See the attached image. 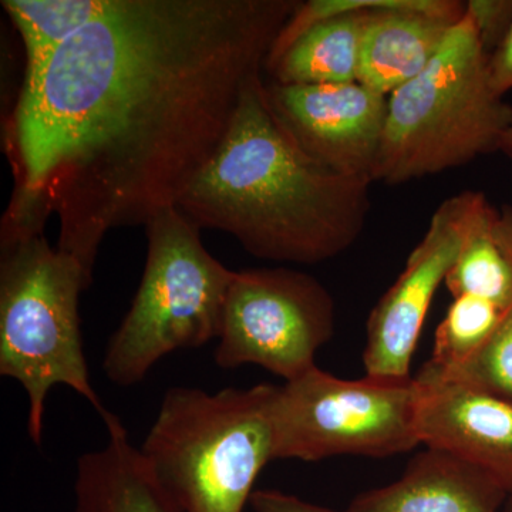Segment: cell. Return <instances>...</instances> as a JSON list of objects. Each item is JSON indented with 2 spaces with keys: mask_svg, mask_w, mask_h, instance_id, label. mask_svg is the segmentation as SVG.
<instances>
[{
  "mask_svg": "<svg viewBox=\"0 0 512 512\" xmlns=\"http://www.w3.org/2000/svg\"><path fill=\"white\" fill-rule=\"evenodd\" d=\"M293 0H109L36 76L9 126L3 220L45 231L93 279L104 237L177 207L215 156Z\"/></svg>",
  "mask_w": 512,
  "mask_h": 512,
  "instance_id": "6da1fadb",
  "label": "cell"
},
{
  "mask_svg": "<svg viewBox=\"0 0 512 512\" xmlns=\"http://www.w3.org/2000/svg\"><path fill=\"white\" fill-rule=\"evenodd\" d=\"M372 183L305 153L275 116L258 73L220 148L177 208L195 227L231 235L255 258L312 265L360 238Z\"/></svg>",
  "mask_w": 512,
  "mask_h": 512,
  "instance_id": "7a4b0ae2",
  "label": "cell"
},
{
  "mask_svg": "<svg viewBox=\"0 0 512 512\" xmlns=\"http://www.w3.org/2000/svg\"><path fill=\"white\" fill-rule=\"evenodd\" d=\"M0 249V375L25 389L30 440L42 444L47 394L62 384L106 421L113 413L92 386L80 329V293L93 279L45 231L2 227Z\"/></svg>",
  "mask_w": 512,
  "mask_h": 512,
  "instance_id": "3957f363",
  "label": "cell"
},
{
  "mask_svg": "<svg viewBox=\"0 0 512 512\" xmlns=\"http://www.w3.org/2000/svg\"><path fill=\"white\" fill-rule=\"evenodd\" d=\"M274 389L164 394L140 453L178 512H244L256 478L274 461Z\"/></svg>",
  "mask_w": 512,
  "mask_h": 512,
  "instance_id": "277c9868",
  "label": "cell"
},
{
  "mask_svg": "<svg viewBox=\"0 0 512 512\" xmlns=\"http://www.w3.org/2000/svg\"><path fill=\"white\" fill-rule=\"evenodd\" d=\"M488 60L464 15L433 62L387 97L373 183H409L497 153L512 106L491 87Z\"/></svg>",
  "mask_w": 512,
  "mask_h": 512,
  "instance_id": "5b68a950",
  "label": "cell"
},
{
  "mask_svg": "<svg viewBox=\"0 0 512 512\" xmlns=\"http://www.w3.org/2000/svg\"><path fill=\"white\" fill-rule=\"evenodd\" d=\"M147 261L127 315L104 353V375L130 387L163 357L218 339L235 271L201 241V229L177 207L147 222Z\"/></svg>",
  "mask_w": 512,
  "mask_h": 512,
  "instance_id": "8992f818",
  "label": "cell"
},
{
  "mask_svg": "<svg viewBox=\"0 0 512 512\" xmlns=\"http://www.w3.org/2000/svg\"><path fill=\"white\" fill-rule=\"evenodd\" d=\"M420 384L346 380L318 366L275 386L274 461L318 463L336 456L390 457L420 446Z\"/></svg>",
  "mask_w": 512,
  "mask_h": 512,
  "instance_id": "52a82bcc",
  "label": "cell"
},
{
  "mask_svg": "<svg viewBox=\"0 0 512 512\" xmlns=\"http://www.w3.org/2000/svg\"><path fill=\"white\" fill-rule=\"evenodd\" d=\"M335 301L318 279L291 268L235 271L225 302L215 363L264 367L285 382L316 367L335 333Z\"/></svg>",
  "mask_w": 512,
  "mask_h": 512,
  "instance_id": "ba28073f",
  "label": "cell"
},
{
  "mask_svg": "<svg viewBox=\"0 0 512 512\" xmlns=\"http://www.w3.org/2000/svg\"><path fill=\"white\" fill-rule=\"evenodd\" d=\"M481 194L464 191L441 202L402 274L370 312L363 352L366 377L386 382L412 379L410 366L424 320L437 289L456 262Z\"/></svg>",
  "mask_w": 512,
  "mask_h": 512,
  "instance_id": "9c48e42d",
  "label": "cell"
},
{
  "mask_svg": "<svg viewBox=\"0 0 512 512\" xmlns=\"http://www.w3.org/2000/svg\"><path fill=\"white\" fill-rule=\"evenodd\" d=\"M285 130L305 153L338 173L372 180L386 121L387 96L360 82L266 84Z\"/></svg>",
  "mask_w": 512,
  "mask_h": 512,
  "instance_id": "30bf717a",
  "label": "cell"
},
{
  "mask_svg": "<svg viewBox=\"0 0 512 512\" xmlns=\"http://www.w3.org/2000/svg\"><path fill=\"white\" fill-rule=\"evenodd\" d=\"M417 434L426 448L443 451L490 474L512 495V403L458 380L421 369Z\"/></svg>",
  "mask_w": 512,
  "mask_h": 512,
  "instance_id": "8fae6325",
  "label": "cell"
},
{
  "mask_svg": "<svg viewBox=\"0 0 512 512\" xmlns=\"http://www.w3.org/2000/svg\"><path fill=\"white\" fill-rule=\"evenodd\" d=\"M466 15L458 0H404L377 9L363 37L359 82L389 97L419 76Z\"/></svg>",
  "mask_w": 512,
  "mask_h": 512,
  "instance_id": "7c38bea8",
  "label": "cell"
},
{
  "mask_svg": "<svg viewBox=\"0 0 512 512\" xmlns=\"http://www.w3.org/2000/svg\"><path fill=\"white\" fill-rule=\"evenodd\" d=\"M507 498L481 468L426 448L399 480L357 495L345 512H503Z\"/></svg>",
  "mask_w": 512,
  "mask_h": 512,
  "instance_id": "4fadbf2b",
  "label": "cell"
},
{
  "mask_svg": "<svg viewBox=\"0 0 512 512\" xmlns=\"http://www.w3.org/2000/svg\"><path fill=\"white\" fill-rule=\"evenodd\" d=\"M104 424L107 443L77 460L72 512H178L120 417L113 414Z\"/></svg>",
  "mask_w": 512,
  "mask_h": 512,
  "instance_id": "5bb4252c",
  "label": "cell"
},
{
  "mask_svg": "<svg viewBox=\"0 0 512 512\" xmlns=\"http://www.w3.org/2000/svg\"><path fill=\"white\" fill-rule=\"evenodd\" d=\"M497 214L481 194L444 284L453 298L477 296L507 311L512 305V264L495 239Z\"/></svg>",
  "mask_w": 512,
  "mask_h": 512,
  "instance_id": "9a60e30c",
  "label": "cell"
},
{
  "mask_svg": "<svg viewBox=\"0 0 512 512\" xmlns=\"http://www.w3.org/2000/svg\"><path fill=\"white\" fill-rule=\"evenodd\" d=\"M107 5L109 0H3V9L25 47V79L36 76L57 50Z\"/></svg>",
  "mask_w": 512,
  "mask_h": 512,
  "instance_id": "2e32d148",
  "label": "cell"
},
{
  "mask_svg": "<svg viewBox=\"0 0 512 512\" xmlns=\"http://www.w3.org/2000/svg\"><path fill=\"white\" fill-rule=\"evenodd\" d=\"M434 336L433 355L423 369L447 375L476 356L500 325L505 311L493 302L463 295L453 298Z\"/></svg>",
  "mask_w": 512,
  "mask_h": 512,
  "instance_id": "e0dca14e",
  "label": "cell"
},
{
  "mask_svg": "<svg viewBox=\"0 0 512 512\" xmlns=\"http://www.w3.org/2000/svg\"><path fill=\"white\" fill-rule=\"evenodd\" d=\"M429 373L458 380L512 403V305L491 338L466 365L447 375Z\"/></svg>",
  "mask_w": 512,
  "mask_h": 512,
  "instance_id": "ac0fdd59",
  "label": "cell"
},
{
  "mask_svg": "<svg viewBox=\"0 0 512 512\" xmlns=\"http://www.w3.org/2000/svg\"><path fill=\"white\" fill-rule=\"evenodd\" d=\"M466 15L490 56L503 45L512 28V0H468Z\"/></svg>",
  "mask_w": 512,
  "mask_h": 512,
  "instance_id": "d6986e66",
  "label": "cell"
},
{
  "mask_svg": "<svg viewBox=\"0 0 512 512\" xmlns=\"http://www.w3.org/2000/svg\"><path fill=\"white\" fill-rule=\"evenodd\" d=\"M249 504L254 512H345L312 504L296 495L278 490L254 491Z\"/></svg>",
  "mask_w": 512,
  "mask_h": 512,
  "instance_id": "ffe728a7",
  "label": "cell"
},
{
  "mask_svg": "<svg viewBox=\"0 0 512 512\" xmlns=\"http://www.w3.org/2000/svg\"><path fill=\"white\" fill-rule=\"evenodd\" d=\"M491 87L500 97L512 90V28L503 45L488 60Z\"/></svg>",
  "mask_w": 512,
  "mask_h": 512,
  "instance_id": "44dd1931",
  "label": "cell"
},
{
  "mask_svg": "<svg viewBox=\"0 0 512 512\" xmlns=\"http://www.w3.org/2000/svg\"><path fill=\"white\" fill-rule=\"evenodd\" d=\"M495 239L503 249L505 256L512 264V208L504 207L498 210L497 220L494 225Z\"/></svg>",
  "mask_w": 512,
  "mask_h": 512,
  "instance_id": "7402d4cb",
  "label": "cell"
},
{
  "mask_svg": "<svg viewBox=\"0 0 512 512\" xmlns=\"http://www.w3.org/2000/svg\"><path fill=\"white\" fill-rule=\"evenodd\" d=\"M498 151L512 158V123L504 131L503 136H501L500 143H498Z\"/></svg>",
  "mask_w": 512,
  "mask_h": 512,
  "instance_id": "603a6c76",
  "label": "cell"
},
{
  "mask_svg": "<svg viewBox=\"0 0 512 512\" xmlns=\"http://www.w3.org/2000/svg\"><path fill=\"white\" fill-rule=\"evenodd\" d=\"M503 512H512V495L505 501Z\"/></svg>",
  "mask_w": 512,
  "mask_h": 512,
  "instance_id": "cb8c5ba5",
  "label": "cell"
}]
</instances>
